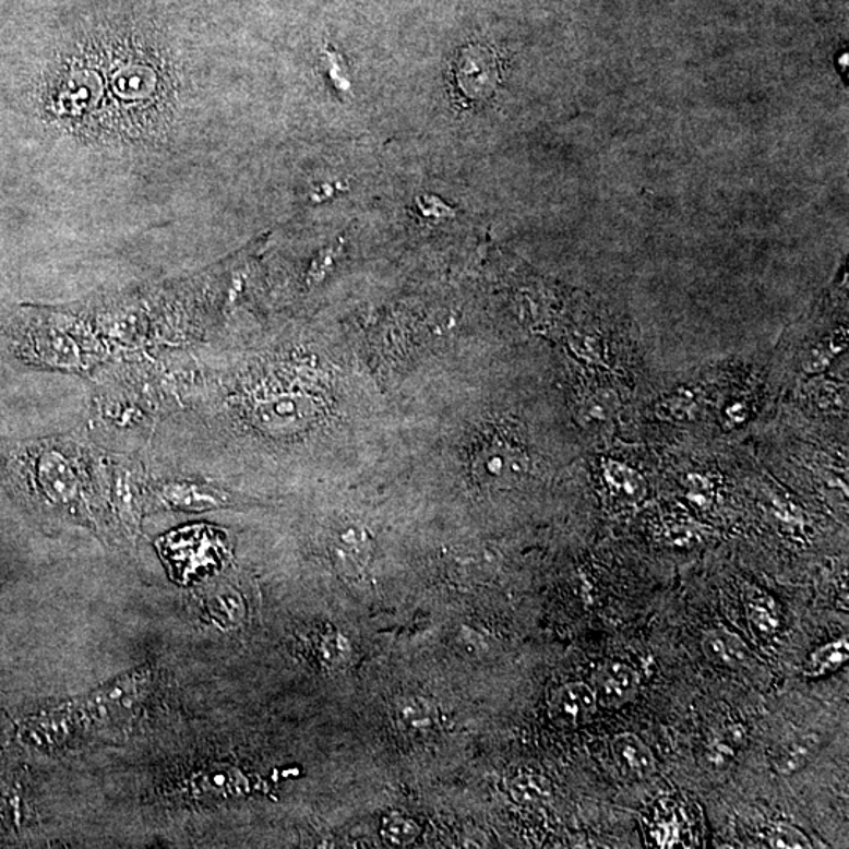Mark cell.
<instances>
[{
    "label": "cell",
    "mask_w": 849,
    "mask_h": 849,
    "mask_svg": "<svg viewBox=\"0 0 849 849\" xmlns=\"http://www.w3.org/2000/svg\"><path fill=\"white\" fill-rule=\"evenodd\" d=\"M453 80L465 101H485L498 87V56L487 46H467L453 63Z\"/></svg>",
    "instance_id": "obj_1"
},
{
    "label": "cell",
    "mask_w": 849,
    "mask_h": 849,
    "mask_svg": "<svg viewBox=\"0 0 849 849\" xmlns=\"http://www.w3.org/2000/svg\"><path fill=\"white\" fill-rule=\"evenodd\" d=\"M597 695L590 684H563L552 692L549 698V713L552 720L562 727H577L590 720L598 709Z\"/></svg>",
    "instance_id": "obj_2"
},
{
    "label": "cell",
    "mask_w": 849,
    "mask_h": 849,
    "mask_svg": "<svg viewBox=\"0 0 849 849\" xmlns=\"http://www.w3.org/2000/svg\"><path fill=\"white\" fill-rule=\"evenodd\" d=\"M160 505L177 510H212L230 504V495L223 490L198 481H166L155 491Z\"/></svg>",
    "instance_id": "obj_3"
},
{
    "label": "cell",
    "mask_w": 849,
    "mask_h": 849,
    "mask_svg": "<svg viewBox=\"0 0 849 849\" xmlns=\"http://www.w3.org/2000/svg\"><path fill=\"white\" fill-rule=\"evenodd\" d=\"M591 690L597 695L598 705L606 706V708H619L636 694V672L624 662L602 663L598 672L595 673Z\"/></svg>",
    "instance_id": "obj_4"
},
{
    "label": "cell",
    "mask_w": 849,
    "mask_h": 849,
    "mask_svg": "<svg viewBox=\"0 0 849 849\" xmlns=\"http://www.w3.org/2000/svg\"><path fill=\"white\" fill-rule=\"evenodd\" d=\"M527 458L509 445H490L478 455L476 473L478 478L490 485H513L524 477Z\"/></svg>",
    "instance_id": "obj_5"
},
{
    "label": "cell",
    "mask_w": 849,
    "mask_h": 849,
    "mask_svg": "<svg viewBox=\"0 0 849 849\" xmlns=\"http://www.w3.org/2000/svg\"><path fill=\"white\" fill-rule=\"evenodd\" d=\"M823 740L816 733H798L785 738L770 752V765L779 776L791 777L808 768L818 756Z\"/></svg>",
    "instance_id": "obj_6"
},
{
    "label": "cell",
    "mask_w": 849,
    "mask_h": 849,
    "mask_svg": "<svg viewBox=\"0 0 849 849\" xmlns=\"http://www.w3.org/2000/svg\"><path fill=\"white\" fill-rule=\"evenodd\" d=\"M394 720L402 733L427 738L439 729V712L433 702L419 695H406L394 706Z\"/></svg>",
    "instance_id": "obj_7"
},
{
    "label": "cell",
    "mask_w": 849,
    "mask_h": 849,
    "mask_svg": "<svg viewBox=\"0 0 849 849\" xmlns=\"http://www.w3.org/2000/svg\"><path fill=\"white\" fill-rule=\"evenodd\" d=\"M612 755L627 779L644 780L656 770L655 755L636 734H617L612 741Z\"/></svg>",
    "instance_id": "obj_8"
},
{
    "label": "cell",
    "mask_w": 849,
    "mask_h": 849,
    "mask_svg": "<svg viewBox=\"0 0 849 849\" xmlns=\"http://www.w3.org/2000/svg\"><path fill=\"white\" fill-rule=\"evenodd\" d=\"M702 650L709 661L727 669H743L752 662L751 648L745 645L743 638L722 627L705 633Z\"/></svg>",
    "instance_id": "obj_9"
},
{
    "label": "cell",
    "mask_w": 849,
    "mask_h": 849,
    "mask_svg": "<svg viewBox=\"0 0 849 849\" xmlns=\"http://www.w3.org/2000/svg\"><path fill=\"white\" fill-rule=\"evenodd\" d=\"M605 480L609 491L620 504L636 505L647 495V481L633 467L620 462L605 465Z\"/></svg>",
    "instance_id": "obj_10"
},
{
    "label": "cell",
    "mask_w": 849,
    "mask_h": 849,
    "mask_svg": "<svg viewBox=\"0 0 849 849\" xmlns=\"http://www.w3.org/2000/svg\"><path fill=\"white\" fill-rule=\"evenodd\" d=\"M748 615L751 623L763 634L776 633L780 624V613L776 601L760 590H754L749 595Z\"/></svg>",
    "instance_id": "obj_11"
},
{
    "label": "cell",
    "mask_w": 849,
    "mask_h": 849,
    "mask_svg": "<svg viewBox=\"0 0 849 849\" xmlns=\"http://www.w3.org/2000/svg\"><path fill=\"white\" fill-rule=\"evenodd\" d=\"M848 641H838L824 645V647L818 648L810 656L808 669L804 670L805 675L822 677L834 672V670H837L838 667L844 666L848 661Z\"/></svg>",
    "instance_id": "obj_12"
},
{
    "label": "cell",
    "mask_w": 849,
    "mask_h": 849,
    "mask_svg": "<svg viewBox=\"0 0 849 849\" xmlns=\"http://www.w3.org/2000/svg\"><path fill=\"white\" fill-rule=\"evenodd\" d=\"M551 785L537 774H523L510 785V793L516 802L524 805H538L551 797Z\"/></svg>",
    "instance_id": "obj_13"
},
{
    "label": "cell",
    "mask_w": 849,
    "mask_h": 849,
    "mask_svg": "<svg viewBox=\"0 0 849 849\" xmlns=\"http://www.w3.org/2000/svg\"><path fill=\"white\" fill-rule=\"evenodd\" d=\"M369 541L363 537V531L349 529L344 535H340V540L337 545V555L342 562L346 563L349 560V565L352 569H362L366 565L367 559H369Z\"/></svg>",
    "instance_id": "obj_14"
},
{
    "label": "cell",
    "mask_w": 849,
    "mask_h": 849,
    "mask_svg": "<svg viewBox=\"0 0 849 849\" xmlns=\"http://www.w3.org/2000/svg\"><path fill=\"white\" fill-rule=\"evenodd\" d=\"M768 841L773 848H813L812 841L805 834L787 823L774 824L769 829Z\"/></svg>",
    "instance_id": "obj_15"
},
{
    "label": "cell",
    "mask_w": 849,
    "mask_h": 849,
    "mask_svg": "<svg viewBox=\"0 0 849 849\" xmlns=\"http://www.w3.org/2000/svg\"><path fill=\"white\" fill-rule=\"evenodd\" d=\"M419 834L416 824L406 820L405 816H391L385 820L383 836L392 845H406L412 841Z\"/></svg>",
    "instance_id": "obj_16"
}]
</instances>
